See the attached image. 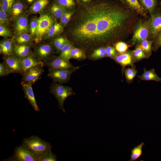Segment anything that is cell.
<instances>
[{"mask_svg":"<svg viewBox=\"0 0 161 161\" xmlns=\"http://www.w3.org/2000/svg\"><path fill=\"white\" fill-rule=\"evenodd\" d=\"M101 1L93 3L86 19L89 42L94 49L103 47L101 39Z\"/></svg>","mask_w":161,"mask_h":161,"instance_id":"1","label":"cell"},{"mask_svg":"<svg viewBox=\"0 0 161 161\" xmlns=\"http://www.w3.org/2000/svg\"><path fill=\"white\" fill-rule=\"evenodd\" d=\"M22 143L38 161L52 148L49 143L35 136L24 138Z\"/></svg>","mask_w":161,"mask_h":161,"instance_id":"2","label":"cell"},{"mask_svg":"<svg viewBox=\"0 0 161 161\" xmlns=\"http://www.w3.org/2000/svg\"><path fill=\"white\" fill-rule=\"evenodd\" d=\"M49 92L57 99L58 107L65 113L64 106L65 100L69 96L75 94L72 87L63 85L53 81L50 86Z\"/></svg>","mask_w":161,"mask_h":161,"instance_id":"3","label":"cell"},{"mask_svg":"<svg viewBox=\"0 0 161 161\" xmlns=\"http://www.w3.org/2000/svg\"><path fill=\"white\" fill-rule=\"evenodd\" d=\"M54 22L53 20L49 14L42 13L40 15L38 18L37 28L33 38L36 43H39L43 40Z\"/></svg>","mask_w":161,"mask_h":161,"instance_id":"4","label":"cell"},{"mask_svg":"<svg viewBox=\"0 0 161 161\" xmlns=\"http://www.w3.org/2000/svg\"><path fill=\"white\" fill-rule=\"evenodd\" d=\"M133 35L131 40L132 44L139 45L143 41L148 39L149 29L147 19L138 18L133 29Z\"/></svg>","mask_w":161,"mask_h":161,"instance_id":"5","label":"cell"},{"mask_svg":"<svg viewBox=\"0 0 161 161\" xmlns=\"http://www.w3.org/2000/svg\"><path fill=\"white\" fill-rule=\"evenodd\" d=\"M54 48L51 43L38 44L34 47L33 53L44 66L48 61L54 58Z\"/></svg>","mask_w":161,"mask_h":161,"instance_id":"6","label":"cell"},{"mask_svg":"<svg viewBox=\"0 0 161 161\" xmlns=\"http://www.w3.org/2000/svg\"><path fill=\"white\" fill-rule=\"evenodd\" d=\"M80 67L78 66L72 69L49 68L47 75L53 81L59 83H66L69 81L72 74Z\"/></svg>","mask_w":161,"mask_h":161,"instance_id":"7","label":"cell"},{"mask_svg":"<svg viewBox=\"0 0 161 161\" xmlns=\"http://www.w3.org/2000/svg\"><path fill=\"white\" fill-rule=\"evenodd\" d=\"M149 29L148 39L154 40L161 31V11L159 7L155 12L147 19Z\"/></svg>","mask_w":161,"mask_h":161,"instance_id":"8","label":"cell"},{"mask_svg":"<svg viewBox=\"0 0 161 161\" xmlns=\"http://www.w3.org/2000/svg\"><path fill=\"white\" fill-rule=\"evenodd\" d=\"M4 161H38L22 143L15 148L13 154Z\"/></svg>","mask_w":161,"mask_h":161,"instance_id":"9","label":"cell"},{"mask_svg":"<svg viewBox=\"0 0 161 161\" xmlns=\"http://www.w3.org/2000/svg\"><path fill=\"white\" fill-rule=\"evenodd\" d=\"M42 65L30 68L26 70L22 75L21 82L32 85L41 78V76L44 72Z\"/></svg>","mask_w":161,"mask_h":161,"instance_id":"10","label":"cell"},{"mask_svg":"<svg viewBox=\"0 0 161 161\" xmlns=\"http://www.w3.org/2000/svg\"><path fill=\"white\" fill-rule=\"evenodd\" d=\"M3 63L6 66L9 74L18 73L22 74V69L21 59L14 54L4 55Z\"/></svg>","mask_w":161,"mask_h":161,"instance_id":"11","label":"cell"},{"mask_svg":"<svg viewBox=\"0 0 161 161\" xmlns=\"http://www.w3.org/2000/svg\"><path fill=\"white\" fill-rule=\"evenodd\" d=\"M44 66L49 68L67 69H72L77 67L70 63L69 60L58 57L50 60Z\"/></svg>","mask_w":161,"mask_h":161,"instance_id":"12","label":"cell"},{"mask_svg":"<svg viewBox=\"0 0 161 161\" xmlns=\"http://www.w3.org/2000/svg\"><path fill=\"white\" fill-rule=\"evenodd\" d=\"M15 32L18 35L30 32L28 18L26 15H21L15 19L14 24Z\"/></svg>","mask_w":161,"mask_h":161,"instance_id":"13","label":"cell"},{"mask_svg":"<svg viewBox=\"0 0 161 161\" xmlns=\"http://www.w3.org/2000/svg\"><path fill=\"white\" fill-rule=\"evenodd\" d=\"M22 89L24 94V97L29 101L30 103L35 110L40 112L35 100L33 91L32 87V84L21 82Z\"/></svg>","mask_w":161,"mask_h":161,"instance_id":"14","label":"cell"},{"mask_svg":"<svg viewBox=\"0 0 161 161\" xmlns=\"http://www.w3.org/2000/svg\"><path fill=\"white\" fill-rule=\"evenodd\" d=\"M112 58L123 67L132 65L134 61L132 51H128L123 53H118Z\"/></svg>","mask_w":161,"mask_h":161,"instance_id":"15","label":"cell"},{"mask_svg":"<svg viewBox=\"0 0 161 161\" xmlns=\"http://www.w3.org/2000/svg\"><path fill=\"white\" fill-rule=\"evenodd\" d=\"M21 60L22 66V74L26 70L30 68L40 65H44L33 53L28 56L21 58Z\"/></svg>","mask_w":161,"mask_h":161,"instance_id":"16","label":"cell"},{"mask_svg":"<svg viewBox=\"0 0 161 161\" xmlns=\"http://www.w3.org/2000/svg\"><path fill=\"white\" fill-rule=\"evenodd\" d=\"M31 47L32 45L29 44H15L14 54L20 59L24 58L33 53Z\"/></svg>","mask_w":161,"mask_h":161,"instance_id":"17","label":"cell"},{"mask_svg":"<svg viewBox=\"0 0 161 161\" xmlns=\"http://www.w3.org/2000/svg\"><path fill=\"white\" fill-rule=\"evenodd\" d=\"M15 43L13 40L5 38L0 43V52L3 55L14 54Z\"/></svg>","mask_w":161,"mask_h":161,"instance_id":"18","label":"cell"},{"mask_svg":"<svg viewBox=\"0 0 161 161\" xmlns=\"http://www.w3.org/2000/svg\"><path fill=\"white\" fill-rule=\"evenodd\" d=\"M150 16H152L159 7V0H138Z\"/></svg>","mask_w":161,"mask_h":161,"instance_id":"19","label":"cell"},{"mask_svg":"<svg viewBox=\"0 0 161 161\" xmlns=\"http://www.w3.org/2000/svg\"><path fill=\"white\" fill-rule=\"evenodd\" d=\"M127 4L131 8L144 18L147 19L149 17L147 12L142 7L138 0H125Z\"/></svg>","mask_w":161,"mask_h":161,"instance_id":"20","label":"cell"},{"mask_svg":"<svg viewBox=\"0 0 161 161\" xmlns=\"http://www.w3.org/2000/svg\"><path fill=\"white\" fill-rule=\"evenodd\" d=\"M49 0H36L30 8V13H36L42 12L48 4Z\"/></svg>","mask_w":161,"mask_h":161,"instance_id":"21","label":"cell"},{"mask_svg":"<svg viewBox=\"0 0 161 161\" xmlns=\"http://www.w3.org/2000/svg\"><path fill=\"white\" fill-rule=\"evenodd\" d=\"M139 78L143 80H154L161 82V78L159 77L155 72L154 69L147 70L145 68L144 69V72Z\"/></svg>","mask_w":161,"mask_h":161,"instance_id":"22","label":"cell"},{"mask_svg":"<svg viewBox=\"0 0 161 161\" xmlns=\"http://www.w3.org/2000/svg\"><path fill=\"white\" fill-rule=\"evenodd\" d=\"M32 36L28 33H23L16 35L13 40L15 44H26L32 45L33 40Z\"/></svg>","mask_w":161,"mask_h":161,"instance_id":"23","label":"cell"},{"mask_svg":"<svg viewBox=\"0 0 161 161\" xmlns=\"http://www.w3.org/2000/svg\"><path fill=\"white\" fill-rule=\"evenodd\" d=\"M24 9V4L20 1L14 2L11 9L10 13L13 18L16 19L21 15Z\"/></svg>","mask_w":161,"mask_h":161,"instance_id":"24","label":"cell"},{"mask_svg":"<svg viewBox=\"0 0 161 161\" xmlns=\"http://www.w3.org/2000/svg\"><path fill=\"white\" fill-rule=\"evenodd\" d=\"M63 30V26L60 23L53 24L43 40L52 38L61 33Z\"/></svg>","mask_w":161,"mask_h":161,"instance_id":"25","label":"cell"},{"mask_svg":"<svg viewBox=\"0 0 161 161\" xmlns=\"http://www.w3.org/2000/svg\"><path fill=\"white\" fill-rule=\"evenodd\" d=\"M86 57V52L82 49L74 46L72 47L70 52V59L82 61L85 59Z\"/></svg>","mask_w":161,"mask_h":161,"instance_id":"26","label":"cell"},{"mask_svg":"<svg viewBox=\"0 0 161 161\" xmlns=\"http://www.w3.org/2000/svg\"><path fill=\"white\" fill-rule=\"evenodd\" d=\"M107 57L105 47L97 48L94 50L89 56L90 59L96 60Z\"/></svg>","mask_w":161,"mask_h":161,"instance_id":"27","label":"cell"},{"mask_svg":"<svg viewBox=\"0 0 161 161\" xmlns=\"http://www.w3.org/2000/svg\"><path fill=\"white\" fill-rule=\"evenodd\" d=\"M68 41L65 38L62 36L56 38L52 40L51 43L55 47L56 54L60 52Z\"/></svg>","mask_w":161,"mask_h":161,"instance_id":"28","label":"cell"},{"mask_svg":"<svg viewBox=\"0 0 161 161\" xmlns=\"http://www.w3.org/2000/svg\"><path fill=\"white\" fill-rule=\"evenodd\" d=\"M153 41L146 39L143 41L138 45L142 49L147 56L149 57L151 54Z\"/></svg>","mask_w":161,"mask_h":161,"instance_id":"29","label":"cell"},{"mask_svg":"<svg viewBox=\"0 0 161 161\" xmlns=\"http://www.w3.org/2000/svg\"><path fill=\"white\" fill-rule=\"evenodd\" d=\"M50 10L53 16L57 18H60L66 11L65 9L57 2L54 3L52 4Z\"/></svg>","mask_w":161,"mask_h":161,"instance_id":"30","label":"cell"},{"mask_svg":"<svg viewBox=\"0 0 161 161\" xmlns=\"http://www.w3.org/2000/svg\"><path fill=\"white\" fill-rule=\"evenodd\" d=\"M73 46L72 44L68 41L61 49L58 57L69 60L70 59L71 51Z\"/></svg>","mask_w":161,"mask_h":161,"instance_id":"31","label":"cell"},{"mask_svg":"<svg viewBox=\"0 0 161 161\" xmlns=\"http://www.w3.org/2000/svg\"><path fill=\"white\" fill-rule=\"evenodd\" d=\"M132 55L134 61H138L148 58L141 47L138 45L134 50L132 51Z\"/></svg>","mask_w":161,"mask_h":161,"instance_id":"32","label":"cell"},{"mask_svg":"<svg viewBox=\"0 0 161 161\" xmlns=\"http://www.w3.org/2000/svg\"><path fill=\"white\" fill-rule=\"evenodd\" d=\"M144 145V143L142 142L131 150V154L129 161H136L141 156L142 153V147Z\"/></svg>","mask_w":161,"mask_h":161,"instance_id":"33","label":"cell"},{"mask_svg":"<svg viewBox=\"0 0 161 161\" xmlns=\"http://www.w3.org/2000/svg\"><path fill=\"white\" fill-rule=\"evenodd\" d=\"M124 72L126 80L129 81H131L136 76L137 71L134 67H128L124 70Z\"/></svg>","mask_w":161,"mask_h":161,"instance_id":"34","label":"cell"},{"mask_svg":"<svg viewBox=\"0 0 161 161\" xmlns=\"http://www.w3.org/2000/svg\"><path fill=\"white\" fill-rule=\"evenodd\" d=\"M0 8L7 13H10L15 0H0Z\"/></svg>","mask_w":161,"mask_h":161,"instance_id":"35","label":"cell"},{"mask_svg":"<svg viewBox=\"0 0 161 161\" xmlns=\"http://www.w3.org/2000/svg\"><path fill=\"white\" fill-rule=\"evenodd\" d=\"M129 47V45L127 44L122 41H119L114 45L116 51L119 53H123L126 52Z\"/></svg>","mask_w":161,"mask_h":161,"instance_id":"36","label":"cell"},{"mask_svg":"<svg viewBox=\"0 0 161 161\" xmlns=\"http://www.w3.org/2000/svg\"><path fill=\"white\" fill-rule=\"evenodd\" d=\"M38 18L35 17H32L30 20L29 25L30 34L33 38L35 34L38 25Z\"/></svg>","mask_w":161,"mask_h":161,"instance_id":"37","label":"cell"},{"mask_svg":"<svg viewBox=\"0 0 161 161\" xmlns=\"http://www.w3.org/2000/svg\"><path fill=\"white\" fill-rule=\"evenodd\" d=\"M57 2L65 9H70L75 5L74 0H56Z\"/></svg>","mask_w":161,"mask_h":161,"instance_id":"38","label":"cell"},{"mask_svg":"<svg viewBox=\"0 0 161 161\" xmlns=\"http://www.w3.org/2000/svg\"><path fill=\"white\" fill-rule=\"evenodd\" d=\"M161 47V31L154 38L152 44V50L154 52L157 51Z\"/></svg>","mask_w":161,"mask_h":161,"instance_id":"39","label":"cell"},{"mask_svg":"<svg viewBox=\"0 0 161 161\" xmlns=\"http://www.w3.org/2000/svg\"><path fill=\"white\" fill-rule=\"evenodd\" d=\"M40 161H56L57 157L51 150H49L40 159Z\"/></svg>","mask_w":161,"mask_h":161,"instance_id":"40","label":"cell"},{"mask_svg":"<svg viewBox=\"0 0 161 161\" xmlns=\"http://www.w3.org/2000/svg\"><path fill=\"white\" fill-rule=\"evenodd\" d=\"M0 35L7 38L11 37L13 36L10 30L4 25H0Z\"/></svg>","mask_w":161,"mask_h":161,"instance_id":"41","label":"cell"},{"mask_svg":"<svg viewBox=\"0 0 161 161\" xmlns=\"http://www.w3.org/2000/svg\"><path fill=\"white\" fill-rule=\"evenodd\" d=\"M9 19L7 13L0 9V25H4L9 22Z\"/></svg>","mask_w":161,"mask_h":161,"instance_id":"42","label":"cell"},{"mask_svg":"<svg viewBox=\"0 0 161 161\" xmlns=\"http://www.w3.org/2000/svg\"><path fill=\"white\" fill-rule=\"evenodd\" d=\"M106 49L107 57L112 58L116 54V50L113 47L108 45L106 47Z\"/></svg>","mask_w":161,"mask_h":161,"instance_id":"43","label":"cell"},{"mask_svg":"<svg viewBox=\"0 0 161 161\" xmlns=\"http://www.w3.org/2000/svg\"><path fill=\"white\" fill-rule=\"evenodd\" d=\"M9 74L7 68L3 62L1 63L0 64V76H6Z\"/></svg>","mask_w":161,"mask_h":161,"instance_id":"44","label":"cell"},{"mask_svg":"<svg viewBox=\"0 0 161 161\" xmlns=\"http://www.w3.org/2000/svg\"><path fill=\"white\" fill-rule=\"evenodd\" d=\"M72 13V12H69L68 15L65 19L63 24H62L63 26L66 25L68 23L70 20Z\"/></svg>","mask_w":161,"mask_h":161,"instance_id":"45","label":"cell"},{"mask_svg":"<svg viewBox=\"0 0 161 161\" xmlns=\"http://www.w3.org/2000/svg\"><path fill=\"white\" fill-rule=\"evenodd\" d=\"M69 12H66L65 11L64 14L62 15V16L61 17L60 20V24L62 25V24L63 23L66 17L69 14Z\"/></svg>","mask_w":161,"mask_h":161,"instance_id":"46","label":"cell"},{"mask_svg":"<svg viewBox=\"0 0 161 161\" xmlns=\"http://www.w3.org/2000/svg\"><path fill=\"white\" fill-rule=\"evenodd\" d=\"M27 2L29 4L34 3L36 0H26Z\"/></svg>","mask_w":161,"mask_h":161,"instance_id":"47","label":"cell"},{"mask_svg":"<svg viewBox=\"0 0 161 161\" xmlns=\"http://www.w3.org/2000/svg\"><path fill=\"white\" fill-rule=\"evenodd\" d=\"M82 2L84 3H87L90 2L92 0H80Z\"/></svg>","mask_w":161,"mask_h":161,"instance_id":"48","label":"cell"},{"mask_svg":"<svg viewBox=\"0 0 161 161\" xmlns=\"http://www.w3.org/2000/svg\"><path fill=\"white\" fill-rule=\"evenodd\" d=\"M118 0V1H120L122 2V3H124V4H127L125 0Z\"/></svg>","mask_w":161,"mask_h":161,"instance_id":"49","label":"cell"},{"mask_svg":"<svg viewBox=\"0 0 161 161\" xmlns=\"http://www.w3.org/2000/svg\"><path fill=\"white\" fill-rule=\"evenodd\" d=\"M159 7L161 11V1H160L159 4Z\"/></svg>","mask_w":161,"mask_h":161,"instance_id":"50","label":"cell"}]
</instances>
